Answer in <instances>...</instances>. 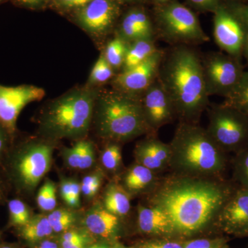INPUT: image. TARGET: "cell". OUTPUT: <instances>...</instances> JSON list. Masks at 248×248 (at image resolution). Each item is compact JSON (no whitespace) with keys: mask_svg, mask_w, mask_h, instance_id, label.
<instances>
[{"mask_svg":"<svg viewBox=\"0 0 248 248\" xmlns=\"http://www.w3.org/2000/svg\"><path fill=\"white\" fill-rule=\"evenodd\" d=\"M235 187L222 178L194 177L172 173L159 179L148 194V205L164 212L174 235L189 236L217 222Z\"/></svg>","mask_w":248,"mask_h":248,"instance_id":"6da1fadb","label":"cell"},{"mask_svg":"<svg viewBox=\"0 0 248 248\" xmlns=\"http://www.w3.org/2000/svg\"><path fill=\"white\" fill-rule=\"evenodd\" d=\"M158 80L170 99L179 122L199 123L210 104L197 46H169L164 48Z\"/></svg>","mask_w":248,"mask_h":248,"instance_id":"7a4b0ae2","label":"cell"},{"mask_svg":"<svg viewBox=\"0 0 248 248\" xmlns=\"http://www.w3.org/2000/svg\"><path fill=\"white\" fill-rule=\"evenodd\" d=\"M169 168L174 174L194 177L222 178L228 158L206 128L199 123L179 122L169 143Z\"/></svg>","mask_w":248,"mask_h":248,"instance_id":"3957f363","label":"cell"},{"mask_svg":"<svg viewBox=\"0 0 248 248\" xmlns=\"http://www.w3.org/2000/svg\"><path fill=\"white\" fill-rule=\"evenodd\" d=\"M94 114L98 135L111 143L151 135L143 115L141 97L114 89L104 91L98 94Z\"/></svg>","mask_w":248,"mask_h":248,"instance_id":"277c9868","label":"cell"},{"mask_svg":"<svg viewBox=\"0 0 248 248\" xmlns=\"http://www.w3.org/2000/svg\"><path fill=\"white\" fill-rule=\"evenodd\" d=\"M98 94L95 90L82 88L50 102L41 120L43 133L54 139L84 136L89 131Z\"/></svg>","mask_w":248,"mask_h":248,"instance_id":"5b68a950","label":"cell"},{"mask_svg":"<svg viewBox=\"0 0 248 248\" xmlns=\"http://www.w3.org/2000/svg\"><path fill=\"white\" fill-rule=\"evenodd\" d=\"M152 19L156 39L169 46H197L210 40L195 13L177 0L154 5Z\"/></svg>","mask_w":248,"mask_h":248,"instance_id":"8992f818","label":"cell"},{"mask_svg":"<svg viewBox=\"0 0 248 248\" xmlns=\"http://www.w3.org/2000/svg\"><path fill=\"white\" fill-rule=\"evenodd\" d=\"M207 131L217 146L228 154L248 147V115L224 102L210 103L206 109Z\"/></svg>","mask_w":248,"mask_h":248,"instance_id":"52a82bcc","label":"cell"},{"mask_svg":"<svg viewBox=\"0 0 248 248\" xmlns=\"http://www.w3.org/2000/svg\"><path fill=\"white\" fill-rule=\"evenodd\" d=\"M202 70L209 96L224 99L238 86L245 71L242 61L222 51L202 53Z\"/></svg>","mask_w":248,"mask_h":248,"instance_id":"ba28073f","label":"cell"},{"mask_svg":"<svg viewBox=\"0 0 248 248\" xmlns=\"http://www.w3.org/2000/svg\"><path fill=\"white\" fill-rule=\"evenodd\" d=\"M52 148L48 145L36 143L19 152L13 164L16 181L24 188L32 190L50 169Z\"/></svg>","mask_w":248,"mask_h":248,"instance_id":"9c48e42d","label":"cell"},{"mask_svg":"<svg viewBox=\"0 0 248 248\" xmlns=\"http://www.w3.org/2000/svg\"><path fill=\"white\" fill-rule=\"evenodd\" d=\"M213 18V37L221 51L242 61V50L247 27L223 0L215 10Z\"/></svg>","mask_w":248,"mask_h":248,"instance_id":"30bf717a","label":"cell"},{"mask_svg":"<svg viewBox=\"0 0 248 248\" xmlns=\"http://www.w3.org/2000/svg\"><path fill=\"white\" fill-rule=\"evenodd\" d=\"M45 95V90L31 85H0V125L9 133H14L23 108L31 102L41 100Z\"/></svg>","mask_w":248,"mask_h":248,"instance_id":"8fae6325","label":"cell"},{"mask_svg":"<svg viewBox=\"0 0 248 248\" xmlns=\"http://www.w3.org/2000/svg\"><path fill=\"white\" fill-rule=\"evenodd\" d=\"M164 49L159 48L146 61L130 69L116 74L112 80V89L141 97L157 79Z\"/></svg>","mask_w":248,"mask_h":248,"instance_id":"7c38bea8","label":"cell"},{"mask_svg":"<svg viewBox=\"0 0 248 248\" xmlns=\"http://www.w3.org/2000/svg\"><path fill=\"white\" fill-rule=\"evenodd\" d=\"M142 108L151 135L177 120L175 111L167 93L156 79L141 97Z\"/></svg>","mask_w":248,"mask_h":248,"instance_id":"4fadbf2b","label":"cell"},{"mask_svg":"<svg viewBox=\"0 0 248 248\" xmlns=\"http://www.w3.org/2000/svg\"><path fill=\"white\" fill-rule=\"evenodd\" d=\"M120 12L116 0H92L80 10L78 20L85 30L102 38L113 30Z\"/></svg>","mask_w":248,"mask_h":248,"instance_id":"5bb4252c","label":"cell"},{"mask_svg":"<svg viewBox=\"0 0 248 248\" xmlns=\"http://www.w3.org/2000/svg\"><path fill=\"white\" fill-rule=\"evenodd\" d=\"M217 223L227 232L248 234V189L235 188L222 208Z\"/></svg>","mask_w":248,"mask_h":248,"instance_id":"9a60e30c","label":"cell"},{"mask_svg":"<svg viewBox=\"0 0 248 248\" xmlns=\"http://www.w3.org/2000/svg\"><path fill=\"white\" fill-rule=\"evenodd\" d=\"M116 35L128 44L138 40H157L153 19L143 7L133 8L125 14Z\"/></svg>","mask_w":248,"mask_h":248,"instance_id":"2e32d148","label":"cell"},{"mask_svg":"<svg viewBox=\"0 0 248 248\" xmlns=\"http://www.w3.org/2000/svg\"><path fill=\"white\" fill-rule=\"evenodd\" d=\"M135 156L137 163L158 173L169 168L170 148L157 137L147 135L137 145Z\"/></svg>","mask_w":248,"mask_h":248,"instance_id":"e0dca14e","label":"cell"},{"mask_svg":"<svg viewBox=\"0 0 248 248\" xmlns=\"http://www.w3.org/2000/svg\"><path fill=\"white\" fill-rule=\"evenodd\" d=\"M138 222L139 228L144 234L160 236L174 235V229L169 217L156 207L139 205Z\"/></svg>","mask_w":248,"mask_h":248,"instance_id":"ac0fdd59","label":"cell"},{"mask_svg":"<svg viewBox=\"0 0 248 248\" xmlns=\"http://www.w3.org/2000/svg\"><path fill=\"white\" fill-rule=\"evenodd\" d=\"M84 226L95 236L110 239L117 234L120 217L108 211L104 205H97L90 209L85 215Z\"/></svg>","mask_w":248,"mask_h":248,"instance_id":"d6986e66","label":"cell"},{"mask_svg":"<svg viewBox=\"0 0 248 248\" xmlns=\"http://www.w3.org/2000/svg\"><path fill=\"white\" fill-rule=\"evenodd\" d=\"M159 181L157 173L136 162L125 172L122 186L129 195L145 192L149 194Z\"/></svg>","mask_w":248,"mask_h":248,"instance_id":"ffe728a7","label":"cell"},{"mask_svg":"<svg viewBox=\"0 0 248 248\" xmlns=\"http://www.w3.org/2000/svg\"><path fill=\"white\" fill-rule=\"evenodd\" d=\"M63 156L69 167L83 170L89 169L93 166L95 154L91 142L81 140L71 148H65Z\"/></svg>","mask_w":248,"mask_h":248,"instance_id":"44dd1931","label":"cell"},{"mask_svg":"<svg viewBox=\"0 0 248 248\" xmlns=\"http://www.w3.org/2000/svg\"><path fill=\"white\" fill-rule=\"evenodd\" d=\"M104 207L116 216H125L130 210V195L123 186L111 184L104 194Z\"/></svg>","mask_w":248,"mask_h":248,"instance_id":"7402d4cb","label":"cell"},{"mask_svg":"<svg viewBox=\"0 0 248 248\" xmlns=\"http://www.w3.org/2000/svg\"><path fill=\"white\" fill-rule=\"evenodd\" d=\"M156 42V40H142L128 43L121 72L138 66L156 53L159 49Z\"/></svg>","mask_w":248,"mask_h":248,"instance_id":"603a6c76","label":"cell"},{"mask_svg":"<svg viewBox=\"0 0 248 248\" xmlns=\"http://www.w3.org/2000/svg\"><path fill=\"white\" fill-rule=\"evenodd\" d=\"M53 228L48 221V217L37 215L31 217L27 224L19 228L21 238L30 244H35L50 236Z\"/></svg>","mask_w":248,"mask_h":248,"instance_id":"cb8c5ba5","label":"cell"},{"mask_svg":"<svg viewBox=\"0 0 248 248\" xmlns=\"http://www.w3.org/2000/svg\"><path fill=\"white\" fill-rule=\"evenodd\" d=\"M128 44L119 36L108 42L104 57L115 71H122Z\"/></svg>","mask_w":248,"mask_h":248,"instance_id":"d4e9b609","label":"cell"},{"mask_svg":"<svg viewBox=\"0 0 248 248\" xmlns=\"http://www.w3.org/2000/svg\"><path fill=\"white\" fill-rule=\"evenodd\" d=\"M223 102L248 115V71L244 72L236 89Z\"/></svg>","mask_w":248,"mask_h":248,"instance_id":"484cf974","label":"cell"},{"mask_svg":"<svg viewBox=\"0 0 248 248\" xmlns=\"http://www.w3.org/2000/svg\"><path fill=\"white\" fill-rule=\"evenodd\" d=\"M115 72L103 54L93 66L90 76V83L99 84H104L110 80L112 81L116 76Z\"/></svg>","mask_w":248,"mask_h":248,"instance_id":"4316f807","label":"cell"},{"mask_svg":"<svg viewBox=\"0 0 248 248\" xmlns=\"http://www.w3.org/2000/svg\"><path fill=\"white\" fill-rule=\"evenodd\" d=\"M9 225L19 228L27 224L31 218L27 205L19 200L10 201L9 204Z\"/></svg>","mask_w":248,"mask_h":248,"instance_id":"83f0119b","label":"cell"},{"mask_svg":"<svg viewBox=\"0 0 248 248\" xmlns=\"http://www.w3.org/2000/svg\"><path fill=\"white\" fill-rule=\"evenodd\" d=\"M53 232H62L69 230L76 221V215L66 209L53 210L48 216Z\"/></svg>","mask_w":248,"mask_h":248,"instance_id":"f1b7e54d","label":"cell"},{"mask_svg":"<svg viewBox=\"0 0 248 248\" xmlns=\"http://www.w3.org/2000/svg\"><path fill=\"white\" fill-rule=\"evenodd\" d=\"M233 176L239 186L248 189V147L235 154Z\"/></svg>","mask_w":248,"mask_h":248,"instance_id":"f546056e","label":"cell"},{"mask_svg":"<svg viewBox=\"0 0 248 248\" xmlns=\"http://www.w3.org/2000/svg\"><path fill=\"white\" fill-rule=\"evenodd\" d=\"M103 166L111 172H115L122 164V155L118 143H111L104 150L102 154Z\"/></svg>","mask_w":248,"mask_h":248,"instance_id":"4dcf8cb0","label":"cell"},{"mask_svg":"<svg viewBox=\"0 0 248 248\" xmlns=\"http://www.w3.org/2000/svg\"><path fill=\"white\" fill-rule=\"evenodd\" d=\"M37 202L41 210L52 211L57 205L56 187L51 181L48 180L41 187L37 197Z\"/></svg>","mask_w":248,"mask_h":248,"instance_id":"1f68e13d","label":"cell"},{"mask_svg":"<svg viewBox=\"0 0 248 248\" xmlns=\"http://www.w3.org/2000/svg\"><path fill=\"white\" fill-rule=\"evenodd\" d=\"M80 192L81 186L78 183L72 180H66L62 183V199L70 206H79Z\"/></svg>","mask_w":248,"mask_h":248,"instance_id":"d6a6232c","label":"cell"},{"mask_svg":"<svg viewBox=\"0 0 248 248\" xmlns=\"http://www.w3.org/2000/svg\"><path fill=\"white\" fill-rule=\"evenodd\" d=\"M102 182V177L100 174H94L86 176L83 179L81 186V190L83 194L88 197H92L97 194Z\"/></svg>","mask_w":248,"mask_h":248,"instance_id":"836d02e7","label":"cell"},{"mask_svg":"<svg viewBox=\"0 0 248 248\" xmlns=\"http://www.w3.org/2000/svg\"><path fill=\"white\" fill-rule=\"evenodd\" d=\"M223 1L248 29V1L223 0Z\"/></svg>","mask_w":248,"mask_h":248,"instance_id":"e575fe53","label":"cell"},{"mask_svg":"<svg viewBox=\"0 0 248 248\" xmlns=\"http://www.w3.org/2000/svg\"><path fill=\"white\" fill-rule=\"evenodd\" d=\"M81 242H89L87 235L78 231H67L62 238V248Z\"/></svg>","mask_w":248,"mask_h":248,"instance_id":"d590c367","label":"cell"},{"mask_svg":"<svg viewBox=\"0 0 248 248\" xmlns=\"http://www.w3.org/2000/svg\"><path fill=\"white\" fill-rule=\"evenodd\" d=\"M191 7L202 12L214 13L222 0H186Z\"/></svg>","mask_w":248,"mask_h":248,"instance_id":"8d00e7d4","label":"cell"},{"mask_svg":"<svg viewBox=\"0 0 248 248\" xmlns=\"http://www.w3.org/2000/svg\"><path fill=\"white\" fill-rule=\"evenodd\" d=\"M138 248H184L183 244L175 241L161 240L143 242Z\"/></svg>","mask_w":248,"mask_h":248,"instance_id":"74e56055","label":"cell"},{"mask_svg":"<svg viewBox=\"0 0 248 248\" xmlns=\"http://www.w3.org/2000/svg\"><path fill=\"white\" fill-rule=\"evenodd\" d=\"M183 244L184 248H217V243L206 239H192L186 241Z\"/></svg>","mask_w":248,"mask_h":248,"instance_id":"f35d334b","label":"cell"},{"mask_svg":"<svg viewBox=\"0 0 248 248\" xmlns=\"http://www.w3.org/2000/svg\"><path fill=\"white\" fill-rule=\"evenodd\" d=\"M92 0H59L62 6L66 8L84 7Z\"/></svg>","mask_w":248,"mask_h":248,"instance_id":"ab89813d","label":"cell"},{"mask_svg":"<svg viewBox=\"0 0 248 248\" xmlns=\"http://www.w3.org/2000/svg\"><path fill=\"white\" fill-rule=\"evenodd\" d=\"M16 4L25 7H36L43 4L46 0H13Z\"/></svg>","mask_w":248,"mask_h":248,"instance_id":"60d3db41","label":"cell"},{"mask_svg":"<svg viewBox=\"0 0 248 248\" xmlns=\"http://www.w3.org/2000/svg\"><path fill=\"white\" fill-rule=\"evenodd\" d=\"M242 57L243 59H245L246 60L248 66V29L246 32V37H245L244 46H243Z\"/></svg>","mask_w":248,"mask_h":248,"instance_id":"b9f144b4","label":"cell"},{"mask_svg":"<svg viewBox=\"0 0 248 248\" xmlns=\"http://www.w3.org/2000/svg\"><path fill=\"white\" fill-rule=\"evenodd\" d=\"M2 128L3 127L0 125V155H1L2 151H4L5 146V135Z\"/></svg>","mask_w":248,"mask_h":248,"instance_id":"7bdbcfd3","label":"cell"},{"mask_svg":"<svg viewBox=\"0 0 248 248\" xmlns=\"http://www.w3.org/2000/svg\"><path fill=\"white\" fill-rule=\"evenodd\" d=\"M40 248H58V246L55 242L46 240L41 244Z\"/></svg>","mask_w":248,"mask_h":248,"instance_id":"ee69618b","label":"cell"},{"mask_svg":"<svg viewBox=\"0 0 248 248\" xmlns=\"http://www.w3.org/2000/svg\"><path fill=\"white\" fill-rule=\"evenodd\" d=\"M0 248H20L16 244H1L0 245Z\"/></svg>","mask_w":248,"mask_h":248,"instance_id":"f6af8a7d","label":"cell"},{"mask_svg":"<svg viewBox=\"0 0 248 248\" xmlns=\"http://www.w3.org/2000/svg\"><path fill=\"white\" fill-rule=\"evenodd\" d=\"M109 248H132L127 247V246H124V244H120V243H115L112 245V246H109Z\"/></svg>","mask_w":248,"mask_h":248,"instance_id":"bcb514c9","label":"cell"},{"mask_svg":"<svg viewBox=\"0 0 248 248\" xmlns=\"http://www.w3.org/2000/svg\"><path fill=\"white\" fill-rule=\"evenodd\" d=\"M88 248H109V246L106 244H99L93 245V246H90Z\"/></svg>","mask_w":248,"mask_h":248,"instance_id":"7dc6e473","label":"cell"},{"mask_svg":"<svg viewBox=\"0 0 248 248\" xmlns=\"http://www.w3.org/2000/svg\"><path fill=\"white\" fill-rule=\"evenodd\" d=\"M120 1H141V0H120Z\"/></svg>","mask_w":248,"mask_h":248,"instance_id":"c3c4849f","label":"cell"},{"mask_svg":"<svg viewBox=\"0 0 248 248\" xmlns=\"http://www.w3.org/2000/svg\"><path fill=\"white\" fill-rule=\"evenodd\" d=\"M239 1H248V0H239Z\"/></svg>","mask_w":248,"mask_h":248,"instance_id":"681fc988","label":"cell"},{"mask_svg":"<svg viewBox=\"0 0 248 248\" xmlns=\"http://www.w3.org/2000/svg\"><path fill=\"white\" fill-rule=\"evenodd\" d=\"M3 1V0H0V3H1V1Z\"/></svg>","mask_w":248,"mask_h":248,"instance_id":"f907efd6","label":"cell"},{"mask_svg":"<svg viewBox=\"0 0 248 248\" xmlns=\"http://www.w3.org/2000/svg\"></svg>","mask_w":248,"mask_h":248,"instance_id":"816d5d0a","label":"cell"}]
</instances>
